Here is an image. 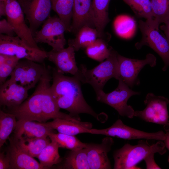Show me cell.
I'll list each match as a JSON object with an SVG mask.
<instances>
[{
	"label": "cell",
	"instance_id": "cell-14",
	"mask_svg": "<svg viewBox=\"0 0 169 169\" xmlns=\"http://www.w3.org/2000/svg\"><path fill=\"white\" fill-rule=\"evenodd\" d=\"M21 6L33 36L41 24L50 16L51 0H26Z\"/></svg>",
	"mask_w": 169,
	"mask_h": 169
},
{
	"label": "cell",
	"instance_id": "cell-28",
	"mask_svg": "<svg viewBox=\"0 0 169 169\" xmlns=\"http://www.w3.org/2000/svg\"><path fill=\"white\" fill-rule=\"evenodd\" d=\"M48 137L51 141L55 142L59 147L69 149L71 151L75 150L85 148L87 143L81 141L74 136L63 133H49Z\"/></svg>",
	"mask_w": 169,
	"mask_h": 169
},
{
	"label": "cell",
	"instance_id": "cell-24",
	"mask_svg": "<svg viewBox=\"0 0 169 169\" xmlns=\"http://www.w3.org/2000/svg\"><path fill=\"white\" fill-rule=\"evenodd\" d=\"M76 34L75 38L68 41V45L72 46L75 51L81 48H86L99 37L95 28L87 26L81 28Z\"/></svg>",
	"mask_w": 169,
	"mask_h": 169
},
{
	"label": "cell",
	"instance_id": "cell-34",
	"mask_svg": "<svg viewBox=\"0 0 169 169\" xmlns=\"http://www.w3.org/2000/svg\"><path fill=\"white\" fill-rule=\"evenodd\" d=\"M20 59L15 56L0 54V84L10 76Z\"/></svg>",
	"mask_w": 169,
	"mask_h": 169
},
{
	"label": "cell",
	"instance_id": "cell-3",
	"mask_svg": "<svg viewBox=\"0 0 169 169\" xmlns=\"http://www.w3.org/2000/svg\"><path fill=\"white\" fill-rule=\"evenodd\" d=\"M164 143L161 141L151 145L141 140L135 145L127 143L115 151L113 154L114 169H140L136 165L152 152L162 155L166 151Z\"/></svg>",
	"mask_w": 169,
	"mask_h": 169
},
{
	"label": "cell",
	"instance_id": "cell-33",
	"mask_svg": "<svg viewBox=\"0 0 169 169\" xmlns=\"http://www.w3.org/2000/svg\"><path fill=\"white\" fill-rule=\"evenodd\" d=\"M154 20L158 26L169 19V0H151Z\"/></svg>",
	"mask_w": 169,
	"mask_h": 169
},
{
	"label": "cell",
	"instance_id": "cell-12",
	"mask_svg": "<svg viewBox=\"0 0 169 169\" xmlns=\"http://www.w3.org/2000/svg\"><path fill=\"white\" fill-rule=\"evenodd\" d=\"M6 7L7 20L12 25L17 36L28 46L39 49L29 27L25 23L24 14L18 0H7Z\"/></svg>",
	"mask_w": 169,
	"mask_h": 169
},
{
	"label": "cell",
	"instance_id": "cell-1",
	"mask_svg": "<svg viewBox=\"0 0 169 169\" xmlns=\"http://www.w3.org/2000/svg\"><path fill=\"white\" fill-rule=\"evenodd\" d=\"M52 80L49 68L44 72L37 84L35 90L21 105L9 110L8 112L14 115L17 119L46 122L51 119L63 117L57 101L47 87Z\"/></svg>",
	"mask_w": 169,
	"mask_h": 169
},
{
	"label": "cell",
	"instance_id": "cell-29",
	"mask_svg": "<svg viewBox=\"0 0 169 169\" xmlns=\"http://www.w3.org/2000/svg\"><path fill=\"white\" fill-rule=\"evenodd\" d=\"M17 118L13 114L0 110V147L6 143L16 125Z\"/></svg>",
	"mask_w": 169,
	"mask_h": 169
},
{
	"label": "cell",
	"instance_id": "cell-16",
	"mask_svg": "<svg viewBox=\"0 0 169 169\" xmlns=\"http://www.w3.org/2000/svg\"><path fill=\"white\" fill-rule=\"evenodd\" d=\"M85 26L95 28L92 0H74L70 32L76 34Z\"/></svg>",
	"mask_w": 169,
	"mask_h": 169
},
{
	"label": "cell",
	"instance_id": "cell-36",
	"mask_svg": "<svg viewBox=\"0 0 169 169\" xmlns=\"http://www.w3.org/2000/svg\"><path fill=\"white\" fill-rule=\"evenodd\" d=\"M155 153L154 152H152L149 154L144 158L146 165V169H161L156 163L154 159V155Z\"/></svg>",
	"mask_w": 169,
	"mask_h": 169
},
{
	"label": "cell",
	"instance_id": "cell-7",
	"mask_svg": "<svg viewBox=\"0 0 169 169\" xmlns=\"http://www.w3.org/2000/svg\"><path fill=\"white\" fill-rule=\"evenodd\" d=\"M118 80L117 87L111 92L106 93L102 90L96 93L97 100L111 106L120 116L132 118L135 111L131 106L127 105V101L131 96L140 93L130 89L121 79Z\"/></svg>",
	"mask_w": 169,
	"mask_h": 169
},
{
	"label": "cell",
	"instance_id": "cell-26",
	"mask_svg": "<svg viewBox=\"0 0 169 169\" xmlns=\"http://www.w3.org/2000/svg\"><path fill=\"white\" fill-rule=\"evenodd\" d=\"M52 9L64 23L66 31L70 32L74 0H51Z\"/></svg>",
	"mask_w": 169,
	"mask_h": 169
},
{
	"label": "cell",
	"instance_id": "cell-9",
	"mask_svg": "<svg viewBox=\"0 0 169 169\" xmlns=\"http://www.w3.org/2000/svg\"><path fill=\"white\" fill-rule=\"evenodd\" d=\"M89 133L128 140L146 139L164 141L165 138V133L162 131L156 132H145L124 124L120 119L117 120L111 126L106 128L102 129L92 128L90 130Z\"/></svg>",
	"mask_w": 169,
	"mask_h": 169
},
{
	"label": "cell",
	"instance_id": "cell-21",
	"mask_svg": "<svg viewBox=\"0 0 169 169\" xmlns=\"http://www.w3.org/2000/svg\"><path fill=\"white\" fill-rule=\"evenodd\" d=\"M10 146L7 154L10 161V169H43L45 168L40 163L23 151L9 138Z\"/></svg>",
	"mask_w": 169,
	"mask_h": 169
},
{
	"label": "cell",
	"instance_id": "cell-6",
	"mask_svg": "<svg viewBox=\"0 0 169 169\" xmlns=\"http://www.w3.org/2000/svg\"><path fill=\"white\" fill-rule=\"evenodd\" d=\"M0 54L15 56L41 64L47 59L46 51L30 47L19 37L0 34Z\"/></svg>",
	"mask_w": 169,
	"mask_h": 169
},
{
	"label": "cell",
	"instance_id": "cell-39",
	"mask_svg": "<svg viewBox=\"0 0 169 169\" xmlns=\"http://www.w3.org/2000/svg\"><path fill=\"white\" fill-rule=\"evenodd\" d=\"M0 16H6V2H0Z\"/></svg>",
	"mask_w": 169,
	"mask_h": 169
},
{
	"label": "cell",
	"instance_id": "cell-13",
	"mask_svg": "<svg viewBox=\"0 0 169 169\" xmlns=\"http://www.w3.org/2000/svg\"><path fill=\"white\" fill-rule=\"evenodd\" d=\"M120 78L131 87L137 81L138 74L145 65L149 64L151 67L156 64V58L151 54H147L145 59L142 60L131 59L124 57L118 54Z\"/></svg>",
	"mask_w": 169,
	"mask_h": 169
},
{
	"label": "cell",
	"instance_id": "cell-30",
	"mask_svg": "<svg viewBox=\"0 0 169 169\" xmlns=\"http://www.w3.org/2000/svg\"><path fill=\"white\" fill-rule=\"evenodd\" d=\"M86 49V54L89 58L100 62L109 57L112 49L108 48L104 41L100 38H97Z\"/></svg>",
	"mask_w": 169,
	"mask_h": 169
},
{
	"label": "cell",
	"instance_id": "cell-4",
	"mask_svg": "<svg viewBox=\"0 0 169 169\" xmlns=\"http://www.w3.org/2000/svg\"><path fill=\"white\" fill-rule=\"evenodd\" d=\"M117 53L112 49L110 56L94 68L89 69L84 65L79 67L75 75L83 84L91 85L96 93L103 90L107 81L111 78L118 80L120 78Z\"/></svg>",
	"mask_w": 169,
	"mask_h": 169
},
{
	"label": "cell",
	"instance_id": "cell-10",
	"mask_svg": "<svg viewBox=\"0 0 169 169\" xmlns=\"http://www.w3.org/2000/svg\"><path fill=\"white\" fill-rule=\"evenodd\" d=\"M144 102L146 108L141 111H135L134 116L147 122L160 125H165L169 123L167 98L150 93L147 95Z\"/></svg>",
	"mask_w": 169,
	"mask_h": 169
},
{
	"label": "cell",
	"instance_id": "cell-15",
	"mask_svg": "<svg viewBox=\"0 0 169 169\" xmlns=\"http://www.w3.org/2000/svg\"><path fill=\"white\" fill-rule=\"evenodd\" d=\"M114 143L111 137L107 136L100 144L87 143L85 148L90 169H111L108 154Z\"/></svg>",
	"mask_w": 169,
	"mask_h": 169
},
{
	"label": "cell",
	"instance_id": "cell-27",
	"mask_svg": "<svg viewBox=\"0 0 169 169\" xmlns=\"http://www.w3.org/2000/svg\"><path fill=\"white\" fill-rule=\"evenodd\" d=\"M59 147L54 141H51L42 150L37 158L41 165L48 169L62 161L59 152Z\"/></svg>",
	"mask_w": 169,
	"mask_h": 169
},
{
	"label": "cell",
	"instance_id": "cell-2",
	"mask_svg": "<svg viewBox=\"0 0 169 169\" xmlns=\"http://www.w3.org/2000/svg\"><path fill=\"white\" fill-rule=\"evenodd\" d=\"M52 73L53 83L50 90L60 109L67 110L70 116L79 120V115L81 113L90 115L99 120L98 115L84 97L79 78L75 75L65 76L55 68Z\"/></svg>",
	"mask_w": 169,
	"mask_h": 169
},
{
	"label": "cell",
	"instance_id": "cell-42",
	"mask_svg": "<svg viewBox=\"0 0 169 169\" xmlns=\"http://www.w3.org/2000/svg\"><path fill=\"white\" fill-rule=\"evenodd\" d=\"M18 2L21 5V6L26 1V0H17Z\"/></svg>",
	"mask_w": 169,
	"mask_h": 169
},
{
	"label": "cell",
	"instance_id": "cell-22",
	"mask_svg": "<svg viewBox=\"0 0 169 169\" xmlns=\"http://www.w3.org/2000/svg\"><path fill=\"white\" fill-rule=\"evenodd\" d=\"M12 140L23 151L33 157L36 158L43 149L51 142L48 137L33 138H20Z\"/></svg>",
	"mask_w": 169,
	"mask_h": 169
},
{
	"label": "cell",
	"instance_id": "cell-5",
	"mask_svg": "<svg viewBox=\"0 0 169 169\" xmlns=\"http://www.w3.org/2000/svg\"><path fill=\"white\" fill-rule=\"evenodd\" d=\"M139 27L142 34L140 42L136 43L135 47L140 49L144 45L149 46L161 57L164 63L162 68L165 71L169 66V42L166 37L159 31V27L153 19L145 21L140 20Z\"/></svg>",
	"mask_w": 169,
	"mask_h": 169
},
{
	"label": "cell",
	"instance_id": "cell-8",
	"mask_svg": "<svg viewBox=\"0 0 169 169\" xmlns=\"http://www.w3.org/2000/svg\"><path fill=\"white\" fill-rule=\"evenodd\" d=\"M42 28L33 35L35 42L47 44L53 51H57L64 48L66 41L64 33L65 26L59 17L49 16L43 23Z\"/></svg>",
	"mask_w": 169,
	"mask_h": 169
},
{
	"label": "cell",
	"instance_id": "cell-19",
	"mask_svg": "<svg viewBox=\"0 0 169 169\" xmlns=\"http://www.w3.org/2000/svg\"><path fill=\"white\" fill-rule=\"evenodd\" d=\"M54 130L45 124L33 121L19 120L17 121L14 131L13 139L20 138H41L48 137L49 134L54 132Z\"/></svg>",
	"mask_w": 169,
	"mask_h": 169
},
{
	"label": "cell",
	"instance_id": "cell-35",
	"mask_svg": "<svg viewBox=\"0 0 169 169\" xmlns=\"http://www.w3.org/2000/svg\"><path fill=\"white\" fill-rule=\"evenodd\" d=\"M0 34L11 36L16 34L12 25L5 19L0 21Z\"/></svg>",
	"mask_w": 169,
	"mask_h": 169
},
{
	"label": "cell",
	"instance_id": "cell-38",
	"mask_svg": "<svg viewBox=\"0 0 169 169\" xmlns=\"http://www.w3.org/2000/svg\"><path fill=\"white\" fill-rule=\"evenodd\" d=\"M160 28L164 31L166 37L169 42V19L164 23V24L161 26Z\"/></svg>",
	"mask_w": 169,
	"mask_h": 169
},
{
	"label": "cell",
	"instance_id": "cell-11",
	"mask_svg": "<svg viewBox=\"0 0 169 169\" xmlns=\"http://www.w3.org/2000/svg\"><path fill=\"white\" fill-rule=\"evenodd\" d=\"M46 68L44 63L20 59L10 75V79L28 90L38 84Z\"/></svg>",
	"mask_w": 169,
	"mask_h": 169
},
{
	"label": "cell",
	"instance_id": "cell-20",
	"mask_svg": "<svg viewBox=\"0 0 169 169\" xmlns=\"http://www.w3.org/2000/svg\"><path fill=\"white\" fill-rule=\"evenodd\" d=\"M44 123L59 133L74 136L81 133H89L93 126L90 122L81 121L76 118H57Z\"/></svg>",
	"mask_w": 169,
	"mask_h": 169
},
{
	"label": "cell",
	"instance_id": "cell-17",
	"mask_svg": "<svg viewBox=\"0 0 169 169\" xmlns=\"http://www.w3.org/2000/svg\"><path fill=\"white\" fill-rule=\"evenodd\" d=\"M28 90L10 79L0 86V105L9 110L18 106L28 97Z\"/></svg>",
	"mask_w": 169,
	"mask_h": 169
},
{
	"label": "cell",
	"instance_id": "cell-40",
	"mask_svg": "<svg viewBox=\"0 0 169 169\" xmlns=\"http://www.w3.org/2000/svg\"><path fill=\"white\" fill-rule=\"evenodd\" d=\"M164 141L165 146L169 151V131L166 132V133H165V138ZM168 161L169 163V156L168 157Z\"/></svg>",
	"mask_w": 169,
	"mask_h": 169
},
{
	"label": "cell",
	"instance_id": "cell-37",
	"mask_svg": "<svg viewBox=\"0 0 169 169\" xmlns=\"http://www.w3.org/2000/svg\"><path fill=\"white\" fill-rule=\"evenodd\" d=\"M10 161L9 157L4 152L0 154V169H9Z\"/></svg>",
	"mask_w": 169,
	"mask_h": 169
},
{
	"label": "cell",
	"instance_id": "cell-31",
	"mask_svg": "<svg viewBox=\"0 0 169 169\" xmlns=\"http://www.w3.org/2000/svg\"><path fill=\"white\" fill-rule=\"evenodd\" d=\"M114 26L116 33L119 36L128 38L134 33L136 23L134 19L125 15L117 17L114 20Z\"/></svg>",
	"mask_w": 169,
	"mask_h": 169
},
{
	"label": "cell",
	"instance_id": "cell-41",
	"mask_svg": "<svg viewBox=\"0 0 169 169\" xmlns=\"http://www.w3.org/2000/svg\"><path fill=\"white\" fill-rule=\"evenodd\" d=\"M164 128L166 131H169V123L164 125Z\"/></svg>",
	"mask_w": 169,
	"mask_h": 169
},
{
	"label": "cell",
	"instance_id": "cell-23",
	"mask_svg": "<svg viewBox=\"0 0 169 169\" xmlns=\"http://www.w3.org/2000/svg\"><path fill=\"white\" fill-rule=\"evenodd\" d=\"M110 0H92L95 28L99 37L103 34L104 29L109 21L108 8Z\"/></svg>",
	"mask_w": 169,
	"mask_h": 169
},
{
	"label": "cell",
	"instance_id": "cell-32",
	"mask_svg": "<svg viewBox=\"0 0 169 169\" xmlns=\"http://www.w3.org/2000/svg\"><path fill=\"white\" fill-rule=\"evenodd\" d=\"M133 10L139 18L153 19L151 0H122Z\"/></svg>",
	"mask_w": 169,
	"mask_h": 169
},
{
	"label": "cell",
	"instance_id": "cell-43",
	"mask_svg": "<svg viewBox=\"0 0 169 169\" xmlns=\"http://www.w3.org/2000/svg\"><path fill=\"white\" fill-rule=\"evenodd\" d=\"M7 0H0V2H6Z\"/></svg>",
	"mask_w": 169,
	"mask_h": 169
},
{
	"label": "cell",
	"instance_id": "cell-25",
	"mask_svg": "<svg viewBox=\"0 0 169 169\" xmlns=\"http://www.w3.org/2000/svg\"><path fill=\"white\" fill-rule=\"evenodd\" d=\"M60 168L66 169H90L86 148L69 151L64 158Z\"/></svg>",
	"mask_w": 169,
	"mask_h": 169
},
{
	"label": "cell",
	"instance_id": "cell-18",
	"mask_svg": "<svg viewBox=\"0 0 169 169\" xmlns=\"http://www.w3.org/2000/svg\"><path fill=\"white\" fill-rule=\"evenodd\" d=\"M75 51L70 45L57 51L51 50L46 51L47 59L55 65L58 71L63 74L69 73L75 75L79 71L75 61Z\"/></svg>",
	"mask_w": 169,
	"mask_h": 169
}]
</instances>
